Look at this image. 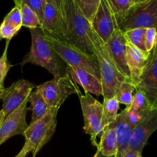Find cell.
<instances>
[{"mask_svg": "<svg viewBox=\"0 0 157 157\" xmlns=\"http://www.w3.org/2000/svg\"><path fill=\"white\" fill-rule=\"evenodd\" d=\"M32 46L23 58L21 65L32 64L45 68L55 79L67 75V64L62 60L44 37L41 29H31Z\"/></svg>", "mask_w": 157, "mask_h": 157, "instance_id": "1", "label": "cell"}, {"mask_svg": "<svg viewBox=\"0 0 157 157\" xmlns=\"http://www.w3.org/2000/svg\"><path fill=\"white\" fill-rule=\"evenodd\" d=\"M89 38L99 66L102 96L104 98H110L114 96L117 90L123 82L130 81V80L118 69L107 50L105 42L98 36L92 27L89 32Z\"/></svg>", "mask_w": 157, "mask_h": 157, "instance_id": "2", "label": "cell"}, {"mask_svg": "<svg viewBox=\"0 0 157 157\" xmlns=\"http://www.w3.org/2000/svg\"><path fill=\"white\" fill-rule=\"evenodd\" d=\"M68 43L84 53L95 56L89 38L91 24L86 18L75 0H64Z\"/></svg>", "mask_w": 157, "mask_h": 157, "instance_id": "3", "label": "cell"}, {"mask_svg": "<svg viewBox=\"0 0 157 157\" xmlns=\"http://www.w3.org/2000/svg\"><path fill=\"white\" fill-rule=\"evenodd\" d=\"M58 110V108H50L43 117L31 123L25 132V142L23 147L29 153L32 152V157L36 156L40 150L53 136L57 127Z\"/></svg>", "mask_w": 157, "mask_h": 157, "instance_id": "4", "label": "cell"}, {"mask_svg": "<svg viewBox=\"0 0 157 157\" xmlns=\"http://www.w3.org/2000/svg\"><path fill=\"white\" fill-rule=\"evenodd\" d=\"M44 37L67 65L85 71L101 81L99 66L96 56L84 53L70 43L58 41L46 35Z\"/></svg>", "mask_w": 157, "mask_h": 157, "instance_id": "5", "label": "cell"}, {"mask_svg": "<svg viewBox=\"0 0 157 157\" xmlns=\"http://www.w3.org/2000/svg\"><path fill=\"white\" fill-rule=\"evenodd\" d=\"M117 25L122 32L136 28H154L157 30V0L133 4Z\"/></svg>", "mask_w": 157, "mask_h": 157, "instance_id": "6", "label": "cell"}, {"mask_svg": "<svg viewBox=\"0 0 157 157\" xmlns=\"http://www.w3.org/2000/svg\"><path fill=\"white\" fill-rule=\"evenodd\" d=\"M43 98L50 108L61 107L63 103L70 95L77 94L81 90L75 81L68 75L62 78L46 81L37 86Z\"/></svg>", "mask_w": 157, "mask_h": 157, "instance_id": "7", "label": "cell"}, {"mask_svg": "<svg viewBox=\"0 0 157 157\" xmlns=\"http://www.w3.org/2000/svg\"><path fill=\"white\" fill-rule=\"evenodd\" d=\"M80 103L84 117V131L90 136L92 144L98 147V143L97 142V137L101 134L103 130L101 127L102 121L103 106L95 98L90 94L85 91L82 94L80 91Z\"/></svg>", "mask_w": 157, "mask_h": 157, "instance_id": "8", "label": "cell"}, {"mask_svg": "<svg viewBox=\"0 0 157 157\" xmlns=\"http://www.w3.org/2000/svg\"><path fill=\"white\" fill-rule=\"evenodd\" d=\"M135 89L145 95L152 110L157 108V44L151 52Z\"/></svg>", "mask_w": 157, "mask_h": 157, "instance_id": "9", "label": "cell"}, {"mask_svg": "<svg viewBox=\"0 0 157 157\" xmlns=\"http://www.w3.org/2000/svg\"><path fill=\"white\" fill-rule=\"evenodd\" d=\"M41 31L46 36L68 43L65 18L56 7L46 2L41 21Z\"/></svg>", "mask_w": 157, "mask_h": 157, "instance_id": "10", "label": "cell"}, {"mask_svg": "<svg viewBox=\"0 0 157 157\" xmlns=\"http://www.w3.org/2000/svg\"><path fill=\"white\" fill-rule=\"evenodd\" d=\"M35 86L27 80L21 79L13 83L10 87L5 88L2 98V111L5 118L19 107L29 99Z\"/></svg>", "mask_w": 157, "mask_h": 157, "instance_id": "11", "label": "cell"}, {"mask_svg": "<svg viewBox=\"0 0 157 157\" xmlns=\"http://www.w3.org/2000/svg\"><path fill=\"white\" fill-rule=\"evenodd\" d=\"M90 24L94 31L105 43L112 34L119 29L116 17L107 0H101Z\"/></svg>", "mask_w": 157, "mask_h": 157, "instance_id": "12", "label": "cell"}, {"mask_svg": "<svg viewBox=\"0 0 157 157\" xmlns=\"http://www.w3.org/2000/svg\"><path fill=\"white\" fill-rule=\"evenodd\" d=\"M28 103L29 99L4 119L0 127V146L12 136L24 135L29 127L26 122Z\"/></svg>", "mask_w": 157, "mask_h": 157, "instance_id": "13", "label": "cell"}, {"mask_svg": "<svg viewBox=\"0 0 157 157\" xmlns=\"http://www.w3.org/2000/svg\"><path fill=\"white\" fill-rule=\"evenodd\" d=\"M157 130V108L149 112L145 119L133 130L130 141V151L142 154L149 138Z\"/></svg>", "mask_w": 157, "mask_h": 157, "instance_id": "14", "label": "cell"}, {"mask_svg": "<svg viewBox=\"0 0 157 157\" xmlns=\"http://www.w3.org/2000/svg\"><path fill=\"white\" fill-rule=\"evenodd\" d=\"M127 41V40H126ZM126 61L130 72V79L134 87L137 85L151 52H144L127 41Z\"/></svg>", "mask_w": 157, "mask_h": 157, "instance_id": "15", "label": "cell"}, {"mask_svg": "<svg viewBox=\"0 0 157 157\" xmlns=\"http://www.w3.org/2000/svg\"><path fill=\"white\" fill-rule=\"evenodd\" d=\"M105 44L117 67L123 75L130 79V72L126 61L127 41L124 38V32L120 29H117Z\"/></svg>", "mask_w": 157, "mask_h": 157, "instance_id": "16", "label": "cell"}, {"mask_svg": "<svg viewBox=\"0 0 157 157\" xmlns=\"http://www.w3.org/2000/svg\"><path fill=\"white\" fill-rule=\"evenodd\" d=\"M116 130L117 139V153L115 157H124L130 151V141L134 128L126 121L124 111L117 114L115 121L110 124Z\"/></svg>", "mask_w": 157, "mask_h": 157, "instance_id": "17", "label": "cell"}, {"mask_svg": "<svg viewBox=\"0 0 157 157\" xmlns=\"http://www.w3.org/2000/svg\"><path fill=\"white\" fill-rule=\"evenodd\" d=\"M67 73L75 83L81 85L86 92L97 97L102 95V84L96 77L85 71L68 65H67Z\"/></svg>", "mask_w": 157, "mask_h": 157, "instance_id": "18", "label": "cell"}, {"mask_svg": "<svg viewBox=\"0 0 157 157\" xmlns=\"http://www.w3.org/2000/svg\"><path fill=\"white\" fill-rule=\"evenodd\" d=\"M104 157L116 156L117 153V139L116 130L109 125L103 130L101 134V140L97 147Z\"/></svg>", "mask_w": 157, "mask_h": 157, "instance_id": "19", "label": "cell"}, {"mask_svg": "<svg viewBox=\"0 0 157 157\" xmlns=\"http://www.w3.org/2000/svg\"><path fill=\"white\" fill-rule=\"evenodd\" d=\"M29 102H30V110L32 111L31 123H34L41 119L50 109L40 90L36 87L35 91H32L29 95Z\"/></svg>", "mask_w": 157, "mask_h": 157, "instance_id": "20", "label": "cell"}, {"mask_svg": "<svg viewBox=\"0 0 157 157\" xmlns=\"http://www.w3.org/2000/svg\"><path fill=\"white\" fill-rule=\"evenodd\" d=\"M103 113L101 127L102 130L111 124L118 114L120 108V103L115 96L110 98H104L103 102Z\"/></svg>", "mask_w": 157, "mask_h": 157, "instance_id": "21", "label": "cell"}, {"mask_svg": "<svg viewBox=\"0 0 157 157\" xmlns=\"http://www.w3.org/2000/svg\"><path fill=\"white\" fill-rule=\"evenodd\" d=\"M147 29L136 28V29H129L124 32L125 39L129 43L132 44L137 48L147 52L145 47V36Z\"/></svg>", "mask_w": 157, "mask_h": 157, "instance_id": "22", "label": "cell"}, {"mask_svg": "<svg viewBox=\"0 0 157 157\" xmlns=\"http://www.w3.org/2000/svg\"><path fill=\"white\" fill-rule=\"evenodd\" d=\"M21 14L22 26L31 29H41V22L39 17L32 9L25 4L19 6Z\"/></svg>", "mask_w": 157, "mask_h": 157, "instance_id": "23", "label": "cell"}, {"mask_svg": "<svg viewBox=\"0 0 157 157\" xmlns=\"http://www.w3.org/2000/svg\"><path fill=\"white\" fill-rule=\"evenodd\" d=\"M134 90H136V89L133 84L130 81H126L120 85L114 96L118 100L120 104L130 107L133 101V93Z\"/></svg>", "mask_w": 157, "mask_h": 157, "instance_id": "24", "label": "cell"}, {"mask_svg": "<svg viewBox=\"0 0 157 157\" xmlns=\"http://www.w3.org/2000/svg\"><path fill=\"white\" fill-rule=\"evenodd\" d=\"M75 2L86 18L91 22L99 7L101 0H75Z\"/></svg>", "mask_w": 157, "mask_h": 157, "instance_id": "25", "label": "cell"}, {"mask_svg": "<svg viewBox=\"0 0 157 157\" xmlns=\"http://www.w3.org/2000/svg\"><path fill=\"white\" fill-rule=\"evenodd\" d=\"M114 13L117 21L123 18L130 8L134 4L133 0H107Z\"/></svg>", "mask_w": 157, "mask_h": 157, "instance_id": "26", "label": "cell"}, {"mask_svg": "<svg viewBox=\"0 0 157 157\" xmlns=\"http://www.w3.org/2000/svg\"><path fill=\"white\" fill-rule=\"evenodd\" d=\"M125 120L133 128L137 127L146 118L149 112H142L139 110H133L130 107H127L124 110Z\"/></svg>", "mask_w": 157, "mask_h": 157, "instance_id": "27", "label": "cell"}, {"mask_svg": "<svg viewBox=\"0 0 157 157\" xmlns=\"http://www.w3.org/2000/svg\"><path fill=\"white\" fill-rule=\"evenodd\" d=\"M135 91L136 92L133 95V101H132L131 105L130 106V108L142 112L150 111L152 109L145 95L139 90H135Z\"/></svg>", "mask_w": 157, "mask_h": 157, "instance_id": "28", "label": "cell"}, {"mask_svg": "<svg viewBox=\"0 0 157 157\" xmlns=\"http://www.w3.org/2000/svg\"><path fill=\"white\" fill-rule=\"evenodd\" d=\"M9 42L10 41L7 40L4 52L0 57V87H4V81L6 75L12 67V64L8 61V48H9Z\"/></svg>", "mask_w": 157, "mask_h": 157, "instance_id": "29", "label": "cell"}, {"mask_svg": "<svg viewBox=\"0 0 157 157\" xmlns=\"http://www.w3.org/2000/svg\"><path fill=\"white\" fill-rule=\"evenodd\" d=\"M21 4H25L32 9L39 17L41 22L42 21L44 9L46 4V0H19L15 6H19Z\"/></svg>", "mask_w": 157, "mask_h": 157, "instance_id": "30", "label": "cell"}, {"mask_svg": "<svg viewBox=\"0 0 157 157\" xmlns=\"http://www.w3.org/2000/svg\"><path fill=\"white\" fill-rule=\"evenodd\" d=\"M2 21L12 25L18 29H21L22 27L21 24V9L18 6H15L9 13L6 15Z\"/></svg>", "mask_w": 157, "mask_h": 157, "instance_id": "31", "label": "cell"}, {"mask_svg": "<svg viewBox=\"0 0 157 157\" xmlns=\"http://www.w3.org/2000/svg\"><path fill=\"white\" fill-rule=\"evenodd\" d=\"M157 44V30L154 28H148L146 31L145 47L147 52H151Z\"/></svg>", "mask_w": 157, "mask_h": 157, "instance_id": "32", "label": "cell"}, {"mask_svg": "<svg viewBox=\"0 0 157 157\" xmlns=\"http://www.w3.org/2000/svg\"><path fill=\"white\" fill-rule=\"evenodd\" d=\"M20 29L12 25L2 21L0 25V36L2 38L11 41L12 38L19 32Z\"/></svg>", "mask_w": 157, "mask_h": 157, "instance_id": "33", "label": "cell"}, {"mask_svg": "<svg viewBox=\"0 0 157 157\" xmlns=\"http://www.w3.org/2000/svg\"><path fill=\"white\" fill-rule=\"evenodd\" d=\"M46 2L49 4L53 5L55 7H56L58 10L61 12V13L64 15L65 18V13H64V0H46Z\"/></svg>", "mask_w": 157, "mask_h": 157, "instance_id": "34", "label": "cell"}, {"mask_svg": "<svg viewBox=\"0 0 157 157\" xmlns=\"http://www.w3.org/2000/svg\"><path fill=\"white\" fill-rule=\"evenodd\" d=\"M28 153H29V151H28V150H26L23 147V148L21 149V151H20L19 153H18L15 157H25V156L28 154Z\"/></svg>", "mask_w": 157, "mask_h": 157, "instance_id": "35", "label": "cell"}, {"mask_svg": "<svg viewBox=\"0 0 157 157\" xmlns=\"http://www.w3.org/2000/svg\"><path fill=\"white\" fill-rule=\"evenodd\" d=\"M140 155V153H136V152L134 151H129L127 153V154L124 157H137Z\"/></svg>", "mask_w": 157, "mask_h": 157, "instance_id": "36", "label": "cell"}, {"mask_svg": "<svg viewBox=\"0 0 157 157\" xmlns=\"http://www.w3.org/2000/svg\"><path fill=\"white\" fill-rule=\"evenodd\" d=\"M5 119V117H4V114H3L2 111V110H0V127H1L3 121H4Z\"/></svg>", "mask_w": 157, "mask_h": 157, "instance_id": "37", "label": "cell"}, {"mask_svg": "<svg viewBox=\"0 0 157 157\" xmlns=\"http://www.w3.org/2000/svg\"><path fill=\"white\" fill-rule=\"evenodd\" d=\"M4 90H5V87H0V100H1L2 98V95H3V93H4Z\"/></svg>", "mask_w": 157, "mask_h": 157, "instance_id": "38", "label": "cell"}, {"mask_svg": "<svg viewBox=\"0 0 157 157\" xmlns=\"http://www.w3.org/2000/svg\"><path fill=\"white\" fill-rule=\"evenodd\" d=\"M94 157H103V156L102 155H101V153H100V151L99 150H97V153H95V155L94 156Z\"/></svg>", "mask_w": 157, "mask_h": 157, "instance_id": "39", "label": "cell"}, {"mask_svg": "<svg viewBox=\"0 0 157 157\" xmlns=\"http://www.w3.org/2000/svg\"><path fill=\"white\" fill-rule=\"evenodd\" d=\"M143 1H144V0H133V2H134V4L135 3L140 2H143Z\"/></svg>", "mask_w": 157, "mask_h": 157, "instance_id": "40", "label": "cell"}, {"mask_svg": "<svg viewBox=\"0 0 157 157\" xmlns=\"http://www.w3.org/2000/svg\"><path fill=\"white\" fill-rule=\"evenodd\" d=\"M13 1L15 2V5H17V4H18V2H19V0H13Z\"/></svg>", "mask_w": 157, "mask_h": 157, "instance_id": "41", "label": "cell"}, {"mask_svg": "<svg viewBox=\"0 0 157 157\" xmlns=\"http://www.w3.org/2000/svg\"><path fill=\"white\" fill-rule=\"evenodd\" d=\"M137 157H143V156H142V154H140L139 156H138Z\"/></svg>", "mask_w": 157, "mask_h": 157, "instance_id": "42", "label": "cell"}, {"mask_svg": "<svg viewBox=\"0 0 157 157\" xmlns=\"http://www.w3.org/2000/svg\"><path fill=\"white\" fill-rule=\"evenodd\" d=\"M2 37H1V36H0V41H1V40H2Z\"/></svg>", "mask_w": 157, "mask_h": 157, "instance_id": "43", "label": "cell"}, {"mask_svg": "<svg viewBox=\"0 0 157 157\" xmlns=\"http://www.w3.org/2000/svg\"><path fill=\"white\" fill-rule=\"evenodd\" d=\"M103 157H104V156H103ZM113 157H115V156H113Z\"/></svg>", "mask_w": 157, "mask_h": 157, "instance_id": "44", "label": "cell"}, {"mask_svg": "<svg viewBox=\"0 0 157 157\" xmlns=\"http://www.w3.org/2000/svg\"><path fill=\"white\" fill-rule=\"evenodd\" d=\"M144 1H145V0H144Z\"/></svg>", "mask_w": 157, "mask_h": 157, "instance_id": "45", "label": "cell"}]
</instances>
